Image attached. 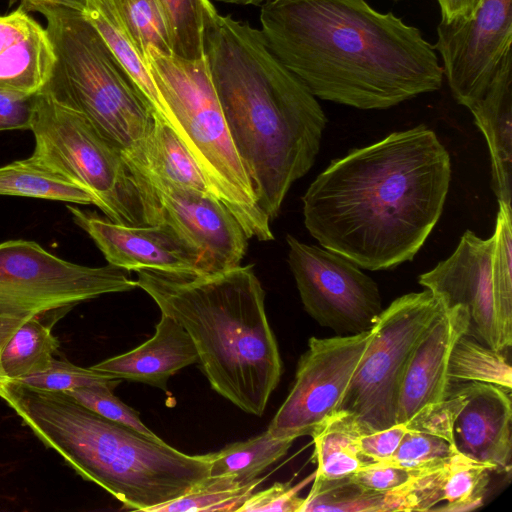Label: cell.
<instances>
[{
  "label": "cell",
  "mask_w": 512,
  "mask_h": 512,
  "mask_svg": "<svg viewBox=\"0 0 512 512\" xmlns=\"http://www.w3.org/2000/svg\"><path fill=\"white\" fill-rule=\"evenodd\" d=\"M372 336L373 328L353 335L311 337L268 432L283 439L312 437L338 411Z\"/></svg>",
  "instance_id": "cell-12"
},
{
  "label": "cell",
  "mask_w": 512,
  "mask_h": 512,
  "mask_svg": "<svg viewBox=\"0 0 512 512\" xmlns=\"http://www.w3.org/2000/svg\"><path fill=\"white\" fill-rule=\"evenodd\" d=\"M55 60L45 26L22 6L0 15V92L39 93L51 77Z\"/></svg>",
  "instance_id": "cell-19"
},
{
  "label": "cell",
  "mask_w": 512,
  "mask_h": 512,
  "mask_svg": "<svg viewBox=\"0 0 512 512\" xmlns=\"http://www.w3.org/2000/svg\"><path fill=\"white\" fill-rule=\"evenodd\" d=\"M205 57L255 200L272 221L313 166L326 115L247 22L217 13L206 28Z\"/></svg>",
  "instance_id": "cell-3"
},
{
  "label": "cell",
  "mask_w": 512,
  "mask_h": 512,
  "mask_svg": "<svg viewBox=\"0 0 512 512\" xmlns=\"http://www.w3.org/2000/svg\"><path fill=\"white\" fill-rule=\"evenodd\" d=\"M82 13L97 29L151 108L165 119L148 64L132 43L110 0H86Z\"/></svg>",
  "instance_id": "cell-25"
},
{
  "label": "cell",
  "mask_w": 512,
  "mask_h": 512,
  "mask_svg": "<svg viewBox=\"0 0 512 512\" xmlns=\"http://www.w3.org/2000/svg\"><path fill=\"white\" fill-rule=\"evenodd\" d=\"M147 64L165 111L205 175L213 194L233 213L248 239H274L232 142L206 57L185 59L149 48Z\"/></svg>",
  "instance_id": "cell-7"
},
{
  "label": "cell",
  "mask_w": 512,
  "mask_h": 512,
  "mask_svg": "<svg viewBox=\"0 0 512 512\" xmlns=\"http://www.w3.org/2000/svg\"><path fill=\"white\" fill-rule=\"evenodd\" d=\"M170 225L201 256L209 273L241 265L248 238L228 207L214 194L150 177Z\"/></svg>",
  "instance_id": "cell-16"
},
{
  "label": "cell",
  "mask_w": 512,
  "mask_h": 512,
  "mask_svg": "<svg viewBox=\"0 0 512 512\" xmlns=\"http://www.w3.org/2000/svg\"><path fill=\"white\" fill-rule=\"evenodd\" d=\"M288 264L306 312L340 335L371 330L383 308L376 282L348 258L287 234Z\"/></svg>",
  "instance_id": "cell-11"
},
{
  "label": "cell",
  "mask_w": 512,
  "mask_h": 512,
  "mask_svg": "<svg viewBox=\"0 0 512 512\" xmlns=\"http://www.w3.org/2000/svg\"><path fill=\"white\" fill-rule=\"evenodd\" d=\"M265 478L239 482L234 476L208 477L181 497L152 512L238 511Z\"/></svg>",
  "instance_id": "cell-30"
},
{
  "label": "cell",
  "mask_w": 512,
  "mask_h": 512,
  "mask_svg": "<svg viewBox=\"0 0 512 512\" xmlns=\"http://www.w3.org/2000/svg\"><path fill=\"white\" fill-rule=\"evenodd\" d=\"M490 472L492 469L485 464L461 454L455 455L443 484V501L446 504L432 510L463 512L482 506Z\"/></svg>",
  "instance_id": "cell-34"
},
{
  "label": "cell",
  "mask_w": 512,
  "mask_h": 512,
  "mask_svg": "<svg viewBox=\"0 0 512 512\" xmlns=\"http://www.w3.org/2000/svg\"><path fill=\"white\" fill-rule=\"evenodd\" d=\"M194 363H198V354L191 337L179 323L161 313L152 338L91 368L114 378L167 390L169 377Z\"/></svg>",
  "instance_id": "cell-20"
},
{
  "label": "cell",
  "mask_w": 512,
  "mask_h": 512,
  "mask_svg": "<svg viewBox=\"0 0 512 512\" xmlns=\"http://www.w3.org/2000/svg\"><path fill=\"white\" fill-rule=\"evenodd\" d=\"M315 472L302 482L292 485L291 482H276L265 490L252 493L239 512H300L304 498L299 496L300 490L313 481Z\"/></svg>",
  "instance_id": "cell-39"
},
{
  "label": "cell",
  "mask_w": 512,
  "mask_h": 512,
  "mask_svg": "<svg viewBox=\"0 0 512 512\" xmlns=\"http://www.w3.org/2000/svg\"><path fill=\"white\" fill-rule=\"evenodd\" d=\"M68 311L60 309L39 314L20 326L0 354L1 382L28 377L50 367L60 347L52 326Z\"/></svg>",
  "instance_id": "cell-22"
},
{
  "label": "cell",
  "mask_w": 512,
  "mask_h": 512,
  "mask_svg": "<svg viewBox=\"0 0 512 512\" xmlns=\"http://www.w3.org/2000/svg\"><path fill=\"white\" fill-rule=\"evenodd\" d=\"M470 329L468 310L442 305L417 341L402 378L396 422L405 423L427 404L444 399L451 388L448 363L455 342Z\"/></svg>",
  "instance_id": "cell-17"
},
{
  "label": "cell",
  "mask_w": 512,
  "mask_h": 512,
  "mask_svg": "<svg viewBox=\"0 0 512 512\" xmlns=\"http://www.w3.org/2000/svg\"><path fill=\"white\" fill-rule=\"evenodd\" d=\"M35 12L56 57L42 90L83 114L149 180L145 146L155 111L81 11L46 2Z\"/></svg>",
  "instance_id": "cell-6"
},
{
  "label": "cell",
  "mask_w": 512,
  "mask_h": 512,
  "mask_svg": "<svg viewBox=\"0 0 512 512\" xmlns=\"http://www.w3.org/2000/svg\"><path fill=\"white\" fill-rule=\"evenodd\" d=\"M433 45L455 101L472 107L485 93L512 43V0H480L463 19L440 20Z\"/></svg>",
  "instance_id": "cell-13"
},
{
  "label": "cell",
  "mask_w": 512,
  "mask_h": 512,
  "mask_svg": "<svg viewBox=\"0 0 512 512\" xmlns=\"http://www.w3.org/2000/svg\"><path fill=\"white\" fill-rule=\"evenodd\" d=\"M30 130V158L92 193L105 217L129 226L164 223L152 183L83 114L41 90Z\"/></svg>",
  "instance_id": "cell-8"
},
{
  "label": "cell",
  "mask_w": 512,
  "mask_h": 512,
  "mask_svg": "<svg viewBox=\"0 0 512 512\" xmlns=\"http://www.w3.org/2000/svg\"><path fill=\"white\" fill-rule=\"evenodd\" d=\"M491 157L492 186L498 202L512 196V53L504 57L483 96L469 108Z\"/></svg>",
  "instance_id": "cell-21"
},
{
  "label": "cell",
  "mask_w": 512,
  "mask_h": 512,
  "mask_svg": "<svg viewBox=\"0 0 512 512\" xmlns=\"http://www.w3.org/2000/svg\"><path fill=\"white\" fill-rule=\"evenodd\" d=\"M451 162L424 125L333 160L302 196L304 224L321 247L371 271L410 261L439 220Z\"/></svg>",
  "instance_id": "cell-1"
},
{
  "label": "cell",
  "mask_w": 512,
  "mask_h": 512,
  "mask_svg": "<svg viewBox=\"0 0 512 512\" xmlns=\"http://www.w3.org/2000/svg\"><path fill=\"white\" fill-rule=\"evenodd\" d=\"M12 381L32 389L50 392H67L82 387H101L113 391L122 382L119 378L91 367H80L55 357L46 371Z\"/></svg>",
  "instance_id": "cell-35"
},
{
  "label": "cell",
  "mask_w": 512,
  "mask_h": 512,
  "mask_svg": "<svg viewBox=\"0 0 512 512\" xmlns=\"http://www.w3.org/2000/svg\"><path fill=\"white\" fill-rule=\"evenodd\" d=\"M499 203L493 234L492 282L495 306L504 344H512V211Z\"/></svg>",
  "instance_id": "cell-31"
},
{
  "label": "cell",
  "mask_w": 512,
  "mask_h": 512,
  "mask_svg": "<svg viewBox=\"0 0 512 512\" xmlns=\"http://www.w3.org/2000/svg\"><path fill=\"white\" fill-rule=\"evenodd\" d=\"M173 54L190 60L205 57L208 22L218 13L209 0H158Z\"/></svg>",
  "instance_id": "cell-29"
},
{
  "label": "cell",
  "mask_w": 512,
  "mask_h": 512,
  "mask_svg": "<svg viewBox=\"0 0 512 512\" xmlns=\"http://www.w3.org/2000/svg\"><path fill=\"white\" fill-rule=\"evenodd\" d=\"M395 1H400V0H395Z\"/></svg>",
  "instance_id": "cell-47"
},
{
  "label": "cell",
  "mask_w": 512,
  "mask_h": 512,
  "mask_svg": "<svg viewBox=\"0 0 512 512\" xmlns=\"http://www.w3.org/2000/svg\"><path fill=\"white\" fill-rule=\"evenodd\" d=\"M130 271L89 267L64 260L34 241L0 243V354L20 326L33 316L71 310L111 293L133 290Z\"/></svg>",
  "instance_id": "cell-9"
},
{
  "label": "cell",
  "mask_w": 512,
  "mask_h": 512,
  "mask_svg": "<svg viewBox=\"0 0 512 512\" xmlns=\"http://www.w3.org/2000/svg\"><path fill=\"white\" fill-rule=\"evenodd\" d=\"M223 3L237 4V5H260L265 0H216Z\"/></svg>",
  "instance_id": "cell-46"
},
{
  "label": "cell",
  "mask_w": 512,
  "mask_h": 512,
  "mask_svg": "<svg viewBox=\"0 0 512 512\" xmlns=\"http://www.w3.org/2000/svg\"><path fill=\"white\" fill-rule=\"evenodd\" d=\"M314 511L389 512L388 494L367 490L348 476L332 480L314 478L300 512Z\"/></svg>",
  "instance_id": "cell-32"
},
{
  "label": "cell",
  "mask_w": 512,
  "mask_h": 512,
  "mask_svg": "<svg viewBox=\"0 0 512 512\" xmlns=\"http://www.w3.org/2000/svg\"><path fill=\"white\" fill-rule=\"evenodd\" d=\"M293 442V439L275 438L266 430L248 440L229 444L211 453L209 477L234 476L239 482H249L285 456Z\"/></svg>",
  "instance_id": "cell-27"
},
{
  "label": "cell",
  "mask_w": 512,
  "mask_h": 512,
  "mask_svg": "<svg viewBox=\"0 0 512 512\" xmlns=\"http://www.w3.org/2000/svg\"><path fill=\"white\" fill-rule=\"evenodd\" d=\"M65 393L109 420L128 426L151 439L162 440L144 425L137 411L114 396L111 390L101 387H82Z\"/></svg>",
  "instance_id": "cell-38"
},
{
  "label": "cell",
  "mask_w": 512,
  "mask_h": 512,
  "mask_svg": "<svg viewBox=\"0 0 512 512\" xmlns=\"http://www.w3.org/2000/svg\"><path fill=\"white\" fill-rule=\"evenodd\" d=\"M418 471L371 463L348 477L367 490L388 492L405 484Z\"/></svg>",
  "instance_id": "cell-40"
},
{
  "label": "cell",
  "mask_w": 512,
  "mask_h": 512,
  "mask_svg": "<svg viewBox=\"0 0 512 512\" xmlns=\"http://www.w3.org/2000/svg\"><path fill=\"white\" fill-rule=\"evenodd\" d=\"M67 209L110 265L135 272L209 273L198 252L165 222L129 226L72 205H67Z\"/></svg>",
  "instance_id": "cell-15"
},
{
  "label": "cell",
  "mask_w": 512,
  "mask_h": 512,
  "mask_svg": "<svg viewBox=\"0 0 512 512\" xmlns=\"http://www.w3.org/2000/svg\"><path fill=\"white\" fill-rule=\"evenodd\" d=\"M493 246V235L481 239L466 230L453 254L421 274L418 282L445 307H465L470 316L469 333L492 349L505 352L493 292Z\"/></svg>",
  "instance_id": "cell-14"
},
{
  "label": "cell",
  "mask_w": 512,
  "mask_h": 512,
  "mask_svg": "<svg viewBox=\"0 0 512 512\" xmlns=\"http://www.w3.org/2000/svg\"><path fill=\"white\" fill-rule=\"evenodd\" d=\"M467 400L468 382H464L456 389L450 388L444 399L425 405L402 424L407 430L435 435L452 444L454 421Z\"/></svg>",
  "instance_id": "cell-37"
},
{
  "label": "cell",
  "mask_w": 512,
  "mask_h": 512,
  "mask_svg": "<svg viewBox=\"0 0 512 512\" xmlns=\"http://www.w3.org/2000/svg\"><path fill=\"white\" fill-rule=\"evenodd\" d=\"M0 398L46 448L128 510L152 512L209 477L211 453L185 454L91 411L65 392L3 381Z\"/></svg>",
  "instance_id": "cell-5"
},
{
  "label": "cell",
  "mask_w": 512,
  "mask_h": 512,
  "mask_svg": "<svg viewBox=\"0 0 512 512\" xmlns=\"http://www.w3.org/2000/svg\"><path fill=\"white\" fill-rule=\"evenodd\" d=\"M441 19L446 21L463 19L470 16L480 0H437Z\"/></svg>",
  "instance_id": "cell-43"
},
{
  "label": "cell",
  "mask_w": 512,
  "mask_h": 512,
  "mask_svg": "<svg viewBox=\"0 0 512 512\" xmlns=\"http://www.w3.org/2000/svg\"><path fill=\"white\" fill-rule=\"evenodd\" d=\"M0 382H1V378H0Z\"/></svg>",
  "instance_id": "cell-48"
},
{
  "label": "cell",
  "mask_w": 512,
  "mask_h": 512,
  "mask_svg": "<svg viewBox=\"0 0 512 512\" xmlns=\"http://www.w3.org/2000/svg\"><path fill=\"white\" fill-rule=\"evenodd\" d=\"M260 21L269 50L316 98L381 110L442 86L421 31L366 0H269Z\"/></svg>",
  "instance_id": "cell-2"
},
{
  "label": "cell",
  "mask_w": 512,
  "mask_h": 512,
  "mask_svg": "<svg viewBox=\"0 0 512 512\" xmlns=\"http://www.w3.org/2000/svg\"><path fill=\"white\" fill-rule=\"evenodd\" d=\"M511 390L468 382V400L452 429L457 452L489 466L494 472L509 473L512 455Z\"/></svg>",
  "instance_id": "cell-18"
},
{
  "label": "cell",
  "mask_w": 512,
  "mask_h": 512,
  "mask_svg": "<svg viewBox=\"0 0 512 512\" xmlns=\"http://www.w3.org/2000/svg\"><path fill=\"white\" fill-rule=\"evenodd\" d=\"M42 3H45L44 0H20V6L27 12H35L36 8Z\"/></svg>",
  "instance_id": "cell-45"
},
{
  "label": "cell",
  "mask_w": 512,
  "mask_h": 512,
  "mask_svg": "<svg viewBox=\"0 0 512 512\" xmlns=\"http://www.w3.org/2000/svg\"><path fill=\"white\" fill-rule=\"evenodd\" d=\"M365 432L349 413L337 411L312 436L317 469L315 479L332 480L350 476L366 467L359 438Z\"/></svg>",
  "instance_id": "cell-24"
},
{
  "label": "cell",
  "mask_w": 512,
  "mask_h": 512,
  "mask_svg": "<svg viewBox=\"0 0 512 512\" xmlns=\"http://www.w3.org/2000/svg\"><path fill=\"white\" fill-rule=\"evenodd\" d=\"M33 105L34 95L20 96L0 92V131L30 130Z\"/></svg>",
  "instance_id": "cell-42"
},
{
  "label": "cell",
  "mask_w": 512,
  "mask_h": 512,
  "mask_svg": "<svg viewBox=\"0 0 512 512\" xmlns=\"http://www.w3.org/2000/svg\"><path fill=\"white\" fill-rule=\"evenodd\" d=\"M447 373L450 381L488 383L508 390L512 388V369L504 353L468 334L455 342Z\"/></svg>",
  "instance_id": "cell-28"
},
{
  "label": "cell",
  "mask_w": 512,
  "mask_h": 512,
  "mask_svg": "<svg viewBox=\"0 0 512 512\" xmlns=\"http://www.w3.org/2000/svg\"><path fill=\"white\" fill-rule=\"evenodd\" d=\"M442 305L426 289L400 296L382 310L338 408L351 414L365 433L397 424L399 391L408 360Z\"/></svg>",
  "instance_id": "cell-10"
},
{
  "label": "cell",
  "mask_w": 512,
  "mask_h": 512,
  "mask_svg": "<svg viewBox=\"0 0 512 512\" xmlns=\"http://www.w3.org/2000/svg\"><path fill=\"white\" fill-rule=\"evenodd\" d=\"M148 178L158 177L176 186L212 193L196 160L173 128L158 113L145 146Z\"/></svg>",
  "instance_id": "cell-23"
},
{
  "label": "cell",
  "mask_w": 512,
  "mask_h": 512,
  "mask_svg": "<svg viewBox=\"0 0 512 512\" xmlns=\"http://www.w3.org/2000/svg\"><path fill=\"white\" fill-rule=\"evenodd\" d=\"M132 43L147 62L149 48L172 54L171 40L158 0H110Z\"/></svg>",
  "instance_id": "cell-33"
},
{
  "label": "cell",
  "mask_w": 512,
  "mask_h": 512,
  "mask_svg": "<svg viewBox=\"0 0 512 512\" xmlns=\"http://www.w3.org/2000/svg\"><path fill=\"white\" fill-rule=\"evenodd\" d=\"M406 431L405 425L400 423L382 430L362 434L359 438V447L368 465L392 456Z\"/></svg>",
  "instance_id": "cell-41"
},
{
  "label": "cell",
  "mask_w": 512,
  "mask_h": 512,
  "mask_svg": "<svg viewBox=\"0 0 512 512\" xmlns=\"http://www.w3.org/2000/svg\"><path fill=\"white\" fill-rule=\"evenodd\" d=\"M51 4L69 7L78 11H83L86 5V0H44Z\"/></svg>",
  "instance_id": "cell-44"
},
{
  "label": "cell",
  "mask_w": 512,
  "mask_h": 512,
  "mask_svg": "<svg viewBox=\"0 0 512 512\" xmlns=\"http://www.w3.org/2000/svg\"><path fill=\"white\" fill-rule=\"evenodd\" d=\"M137 287L191 337L215 392L262 416L283 365L253 265L206 274L136 271Z\"/></svg>",
  "instance_id": "cell-4"
},
{
  "label": "cell",
  "mask_w": 512,
  "mask_h": 512,
  "mask_svg": "<svg viewBox=\"0 0 512 512\" xmlns=\"http://www.w3.org/2000/svg\"><path fill=\"white\" fill-rule=\"evenodd\" d=\"M0 195L98 207L96 198L88 190L30 157L0 167Z\"/></svg>",
  "instance_id": "cell-26"
},
{
  "label": "cell",
  "mask_w": 512,
  "mask_h": 512,
  "mask_svg": "<svg viewBox=\"0 0 512 512\" xmlns=\"http://www.w3.org/2000/svg\"><path fill=\"white\" fill-rule=\"evenodd\" d=\"M457 454L454 446L441 437L407 430L394 454L374 463L422 470L444 465Z\"/></svg>",
  "instance_id": "cell-36"
}]
</instances>
